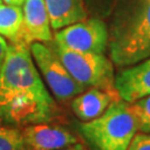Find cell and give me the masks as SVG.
<instances>
[{
	"label": "cell",
	"instance_id": "1",
	"mask_svg": "<svg viewBox=\"0 0 150 150\" xmlns=\"http://www.w3.org/2000/svg\"><path fill=\"white\" fill-rule=\"evenodd\" d=\"M59 109L40 77L30 46L8 45L0 70V121L10 126L49 122Z\"/></svg>",
	"mask_w": 150,
	"mask_h": 150
},
{
	"label": "cell",
	"instance_id": "18",
	"mask_svg": "<svg viewBox=\"0 0 150 150\" xmlns=\"http://www.w3.org/2000/svg\"><path fill=\"white\" fill-rule=\"evenodd\" d=\"M5 1V4L7 5H12V6H22L23 5V2H25V0H4Z\"/></svg>",
	"mask_w": 150,
	"mask_h": 150
},
{
	"label": "cell",
	"instance_id": "2",
	"mask_svg": "<svg viewBox=\"0 0 150 150\" xmlns=\"http://www.w3.org/2000/svg\"><path fill=\"white\" fill-rule=\"evenodd\" d=\"M113 64L126 68L150 57V0H119L109 27Z\"/></svg>",
	"mask_w": 150,
	"mask_h": 150
},
{
	"label": "cell",
	"instance_id": "20",
	"mask_svg": "<svg viewBox=\"0 0 150 150\" xmlns=\"http://www.w3.org/2000/svg\"><path fill=\"white\" fill-rule=\"evenodd\" d=\"M1 1H2V0H0V4H1Z\"/></svg>",
	"mask_w": 150,
	"mask_h": 150
},
{
	"label": "cell",
	"instance_id": "5",
	"mask_svg": "<svg viewBox=\"0 0 150 150\" xmlns=\"http://www.w3.org/2000/svg\"><path fill=\"white\" fill-rule=\"evenodd\" d=\"M30 51L39 72L58 100L67 101L86 90L70 75L52 47L45 42H32Z\"/></svg>",
	"mask_w": 150,
	"mask_h": 150
},
{
	"label": "cell",
	"instance_id": "10",
	"mask_svg": "<svg viewBox=\"0 0 150 150\" xmlns=\"http://www.w3.org/2000/svg\"><path fill=\"white\" fill-rule=\"evenodd\" d=\"M121 99L117 91L89 88L72 99L71 109L81 121H90L106 111L115 100Z\"/></svg>",
	"mask_w": 150,
	"mask_h": 150
},
{
	"label": "cell",
	"instance_id": "14",
	"mask_svg": "<svg viewBox=\"0 0 150 150\" xmlns=\"http://www.w3.org/2000/svg\"><path fill=\"white\" fill-rule=\"evenodd\" d=\"M130 108L138 123V131L150 134V95L130 102Z\"/></svg>",
	"mask_w": 150,
	"mask_h": 150
},
{
	"label": "cell",
	"instance_id": "4",
	"mask_svg": "<svg viewBox=\"0 0 150 150\" xmlns=\"http://www.w3.org/2000/svg\"><path fill=\"white\" fill-rule=\"evenodd\" d=\"M54 50L59 56L64 67L85 88H99L117 91L115 88V72L112 61L103 54L80 52L60 47L54 42Z\"/></svg>",
	"mask_w": 150,
	"mask_h": 150
},
{
	"label": "cell",
	"instance_id": "3",
	"mask_svg": "<svg viewBox=\"0 0 150 150\" xmlns=\"http://www.w3.org/2000/svg\"><path fill=\"white\" fill-rule=\"evenodd\" d=\"M78 129L93 150H127L138 132V123L130 103L118 99L98 118L82 121Z\"/></svg>",
	"mask_w": 150,
	"mask_h": 150
},
{
	"label": "cell",
	"instance_id": "13",
	"mask_svg": "<svg viewBox=\"0 0 150 150\" xmlns=\"http://www.w3.org/2000/svg\"><path fill=\"white\" fill-rule=\"evenodd\" d=\"M0 150H28L21 130L0 126Z\"/></svg>",
	"mask_w": 150,
	"mask_h": 150
},
{
	"label": "cell",
	"instance_id": "8",
	"mask_svg": "<svg viewBox=\"0 0 150 150\" xmlns=\"http://www.w3.org/2000/svg\"><path fill=\"white\" fill-rule=\"evenodd\" d=\"M22 134L28 150H61L78 142L69 130L48 122L26 126Z\"/></svg>",
	"mask_w": 150,
	"mask_h": 150
},
{
	"label": "cell",
	"instance_id": "9",
	"mask_svg": "<svg viewBox=\"0 0 150 150\" xmlns=\"http://www.w3.org/2000/svg\"><path fill=\"white\" fill-rule=\"evenodd\" d=\"M115 88L119 97L129 103L149 96L150 57L121 70L115 78Z\"/></svg>",
	"mask_w": 150,
	"mask_h": 150
},
{
	"label": "cell",
	"instance_id": "19",
	"mask_svg": "<svg viewBox=\"0 0 150 150\" xmlns=\"http://www.w3.org/2000/svg\"><path fill=\"white\" fill-rule=\"evenodd\" d=\"M97 1H102V0H97Z\"/></svg>",
	"mask_w": 150,
	"mask_h": 150
},
{
	"label": "cell",
	"instance_id": "7",
	"mask_svg": "<svg viewBox=\"0 0 150 150\" xmlns=\"http://www.w3.org/2000/svg\"><path fill=\"white\" fill-rule=\"evenodd\" d=\"M22 27L19 41L49 42L52 40L51 25L45 0H25L22 5Z\"/></svg>",
	"mask_w": 150,
	"mask_h": 150
},
{
	"label": "cell",
	"instance_id": "15",
	"mask_svg": "<svg viewBox=\"0 0 150 150\" xmlns=\"http://www.w3.org/2000/svg\"><path fill=\"white\" fill-rule=\"evenodd\" d=\"M127 150H150V134L138 131L130 141Z\"/></svg>",
	"mask_w": 150,
	"mask_h": 150
},
{
	"label": "cell",
	"instance_id": "17",
	"mask_svg": "<svg viewBox=\"0 0 150 150\" xmlns=\"http://www.w3.org/2000/svg\"><path fill=\"white\" fill-rule=\"evenodd\" d=\"M61 150H87V149L83 147V145H81V144H79V142H77V144H75V145H71V146H69V147L64 148V149H61Z\"/></svg>",
	"mask_w": 150,
	"mask_h": 150
},
{
	"label": "cell",
	"instance_id": "16",
	"mask_svg": "<svg viewBox=\"0 0 150 150\" xmlns=\"http://www.w3.org/2000/svg\"><path fill=\"white\" fill-rule=\"evenodd\" d=\"M7 49H8V43H7L5 38L2 37V36H0V70H1L4 60H5Z\"/></svg>",
	"mask_w": 150,
	"mask_h": 150
},
{
	"label": "cell",
	"instance_id": "12",
	"mask_svg": "<svg viewBox=\"0 0 150 150\" xmlns=\"http://www.w3.org/2000/svg\"><path fill=\"white\" fill-rule=\"evenodd\" d=\"M22 19V9L19 6L0 4V36L11 42L19 41Z\"/></svg>",
	"mask_w": 150,
	"mask_h": 150
},
{
	"label": "cell",
	"instance_id": "11",
	"mask_svg": "<svg viewBox=\"0 0 150 150\" xmlns=\"http://www.w3.org/2000/svg\"><path fill=\"white\" fill-rule=\"evenodd\" d=\"M51 28L59 30L85 20L88 12L85 0H45Z\"/></svg>",
	"mask_w": 150,
	"mask_h": 150
},
{
	"label": "cell",
	"instance_id": "6",
	"mask_svg": "<svg viewBox=\"0 0 150 150\" xmlns=\"http://www.w3.org/2000/svg\"><path fill=\"white\" fill-rule=\"evenodd\" d=\"M109 30L100 18H86L57 30L56 45L80 52L103 54L108 49Z\"/></svg>",
	"mask_w": 150,
	"mask_h": 150
}]
</instances>
